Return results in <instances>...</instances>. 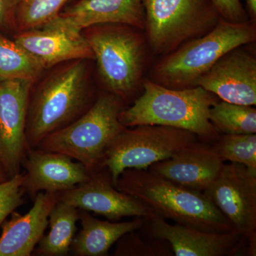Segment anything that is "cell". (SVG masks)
Instances as JSON below:
<instances>
[{
    "instance_id": "11",
    "label": "cell",
    "mask_w": 256,
    "mask_h": 256,
    "mask_svg": "<svg viewBox=\"0 0 256 256\" xmlns=\"http://www.w3.org/2000/svg\"><path fill=\"white\" fill-rule=\"evenodd\" d=\"M58 200L79 210L92 212L110 220L124 217L148 218L154 214L137 198L119 191L105 168L90 172V178L58 194Z\"/></svg>"
},
{
    "instance_id": "13",
    "label": "cell",
    "mask_w": 256,
    "mask_h": 256,
    "mask_svg": "<svg viewBox=\"0 0 256 256\" xmlns=\"http://www.w3.org/2000/svg\"><path fill=\"white\" fill-rule=\"evenodd\" d=\"M197 86L222 101L237 105L256 104V60L240 47L223 56L198 79Z\"/></svg>"
},
{
    "instance_id": "31",
    "label": "cell",
    "mask_w": 256,
    "mask_h": 256,
    "mask_svg": "<svg viewBox=\"0 0 256 256\" xmlns=\"http://www.w3.org/2000/svg\"><path fill=\"white\" fill-rule=\"evenodd\" d=\"M0 166H1V165H0ZM1 168H2V166H1Z\"/></svg>"
},
{
    "instance_id": "27",
    "label": "cell",
    "mask_w": 256,
    "mask_h": 256,
    "mask_svg": "<svg viewBox=\"0 0 256 256\" xmlns=\"http://www.w3.org/2000/svg\"><path fill=\"white\" fill-rule=\"evenodd\" d=\"M220 18L230 23H246L248 14L240 0H212Z\"/></svg>"
},
{
    "instance_id": "16",
    "label": "cell",
    "mask_w": 256,
    "mask_h": 256,
    "mask_svg": "<svg viewBox=\"0 0 256 256\" xmlns=\"http://www.w3.org/2000/svg\"><path fill=\"white\" fill-rule=\"evenodd\" d=\"M224 164L210 143L198 140L148 170L184 188L204 193L218 178Z\"/></svg>"
},
{
    "instance_id": "14",
    "label": "cell",
    "mask_w": 256,
    "mask_h": 256,
    "mask_svg": "<svg viewBox=\"0 0 256 256\" xmlns=\"http://www.w3.org/2000/svg\"><path fill=\"white\" fill-rule=\"evenodd\" d=\"M22 166L26 170L23 188L33 200L38 192L60 194L73 188L90 175L82 162L66 154L37 148H28Z\"/></svg>"
},
{
    "instance_id": "19",
    "label": "cell",
    "mask_w": 256,
    "mask_h": 256,
    "mask_svg": "<svg viewBox=\"0 0 256 256\" xmlns=\"http://www.w3.org/2000/svg\"><path fill=\"white\" fill-rule=\"evenodd\" d=\"M79 220L82 228L74 236L70 248L76 256H107L121 237L143 228L146 222L141 217L124 222L99 220L84 210H80Z\"/></svg>"
},
{
    "instance_id": "6",
    "label": "cell",
    "mask_w": 256,
    "mask_h": 256,
    "mask_svg": "<svg viewBox=\"0 0 256 256\" xmlns=\"http://www.w3.org/2000/svg\"><path fill=\"white\" fill-rule=\"evenodd\" d=\"M198 140L193 133L168 126L141 124L126 128L108 148L101 168L108 170L114 185L124 170H148Z\"/></svg>"
},
{
    "instance_id": "18",
    "label": "cell",
    "mask_w": 256,
    "mask_h": 256,
    "mask_svg": "<svg viewBox=\"0 0 256 256\" xmlns=\"http://www.w3.org/2000/svg\"><path fill=\"white\" fill-rule=\"evenodd\" d=\"M31 210L24 215L11 214L2 224L0 256H30L48 225L50 210L58 202V194L38 192Z\"/></svg>"
},
{
    "instance_id": "23",
    "label": "cell",
    "mask_w": 256,
    "mask_h": 256,
    "mask_svg": "<svg viewBox=\"0 0 256 256\" xmlns=\"http://www.w3.org/2000/svg\"><path fill=\"white\" fill-rule=\"evenodd\" d=\"M210 144L224 162L244 165L256 172V134H220Z\"/></svg>"
},
{
    "instance_id": "24",
    "label": "cell",
    "mask_w": 256,
    "mask_h": 256,
    "mask_svg": "<svg viewBox=\"0 0 256 256\" xmlns=\"http://www.w3.org/2000/svg\"><path fill=\"white\" fill-rule=\"evenodd\" d=\"M68 0H18L16 26L21 32L34 30L56 18Z\"/></svg>"
},
{
    "instance_id": "20",
    "label": "cell",
    "mask_w": 256,
    "mask_h": 256,
    "mask_svg": "<svg viewBox=\"0 0 256 256\" xmlns=\"http://www.w3.org/2000/svg\"><path fill=\"white\" fill-rule=\"evenodd\" d=\"M80 210L60 201L56 203L48 216L50 230L34 250L40 256H66L75 236Z\"/></svg>"
},
{
    "instance_id": "26",
    "label": "cell",
    "mask_w": 256,
    "mask_h": 256,
    "mask_svg": "<svg viewBox=\"0 0 256 256\" xmlns=\"http://www.w3.org/2000/svg\"><path fill=\"white\" fill-rule=\"evenodd\" d=\"M118 242L116 256H164L165 252L162 250L163 247L149 246L133 232L126 234Z\"/></svg>"
},
{
    "instance_id": "29",
    "label": "cell",
    "mask_w": 256,
    "mask_h": 256,
    "mask_svg": "<svg viewBox=\"0 0 256 256\" xmlns=\"http://www.w3.org/2000/svg\"><path fill=\"white\" fill-rule=\"evenodd\" d=\"M246 12L252 18V20H256V0H246Z\"/></svg>"
},
{
    "instance_id": "7",
    "label": "cell",
    "mask_w": 256,
    "mask_h": 256,
    "mask_svg": "<svg viewBox=\"0 0 256 256\" xmlns=\"http://www.w3.org/2000/svg\"><path fill=\"white\" fill-rule=\"evenodd\" d=\"M142 4L148 40L159 54L206 34L220 20L212 0H142Z\"/></svg>"
},
{
    "instance_id": "12",
    "label": "cell",
    "mask_w": 256,
    "mask_h": 256,
    "mask_svg": "<svg viewBox=\"0 0 256 256\" xmlns=\"http://www.w3.org/2000/svg\"><path fill=\"white\" fill-rule=\"evenodd\" d=\"M143 227L153 238L169 242L176 256H236L244 244L246 245L245 239L236 230L227 233L205 232L170 224L156 214L146 218Z\"/></svg>"
},
{
    "instance_id": "9",
    "label": "cell",
    "mask_w": 256,
    "mask_h": 256,
    "mask_svg": "<svg viewBox=\"0 0 256 256\" xmlns=\"http://www.w3.org/2000/svg\"><path fill=\"white\" fill-rule=\"evenodd\" d=\"M245 239L248 256L256 255V172L244 165L224 164L204 192Z\"/></svg>"
},
{
    "instance_id": "10",
    "label": "cell",
    "mask_w": 256,
    "mask_h": 256,
    "mask_svg": "<svg viewBox=\"0 0 256 256\" xmlns=\"http://www.w3.org/2000/svg\"><path fill=\"white\" fill-rule=\"evenodd\" d=\"M32 82H0V165L8 178L21 172L28 150L25 130Z\"/></svg>"
},
{
    "instance_id": "1",
    "label": "cell",
    "mask_w": 256,
    "mask_h": 256,
    "mask_svg": "<svg viewBox=\"0 0 256 256\" xmlns=\"http://www.w3.org/2000/svg\"><path fill=\"white\" fill-rule=\"evenodd\" d=\"M114 186L163 220L214 233L235 230L204 194L176 184L149 170H124Z\"/></svg>"
},
{
    "instance_id": "15",
    "label": "cell",
    "mask_w": 256,
    "mask_h": 256,
    "mask_svg": "<svg viewBox=\"0 0 256 256\" xmlns=\"http://www.w3.org/2000/svg\"><path fill=\"white\" fill-rule=\"evenodd\" d=\"M116 24L144 28L142 0H78L44 26L80 33L94 25Z\"/></svg>"
},
{
    "instance_id": "8",
    "label": "cell",
    "mask_w": 256,
    "mask_h": 256,
    "mask_svg": "<svg viewBox=\"0 0 256 256\" xmlns=\"http://www.w3.org/2000/svg\"><path fill=\"white\" fill-rule=\"evenodd\" d=\"M86 38L106 86L120 98L128 97L142 73L143 48L139 37L122 28H105Z\"/></svg>"
},
{
    "instance_id": "22",
    "label": "cell",
    "mask_w": 256,
    "mask_h": 256,
    "mask_svg": "<svg viewBox=\"0 0 256 256\" xmlns=\"http://www.w3.org/2000/svg\"><path fill=\"white\" fill-rule=\"evenodd\" d=\"M210 120L218 134L256 133V110L252 106L218 101L210 108Z\"/></svg>"
},
{
    "instance_id": "30",
    "label": "cell",
    "mask_w": 256,
    "mask_h": 256,
    "mask_svg": "<svg viewBox=\"0 0 256 256\" xmlns=\"http://www.w3.org/2000/svg\"><path fill=\"white\" fill-rule=\"evenodd\" d=\"M6 180H8V178H6L4 172L3 171L2 168L0 166V182H4Z\"/></svg>"
},
{
    "instance_id": "3",
    "label": "cell",
    "mask_w": 256,
    "mask_h": 256,
    "mask_svg": "<svg viewBox=\"0 0 256 256\" xmlns=\"http://www.w3.org/2000/svg\"><path fill=\"white\" fill-rule=\"evenodd\" d=\"M86 68L82 60L56 72L28 99L26 134L28 148H35L50 133L73 122L89 106Z\"/></svg>"
},
{
    "instance_id": "25",
    "label": "cell",
    "mask_w": 256,
    "mask_h": 256,
    "mask_svg": "<svg viewBox=\"0 0 256 256\" xmlns=\"http://www.w3.org/2000/svg\"><path fill=\"white\" fill-rule=\"evenodd\" d=\"M24 178L25 174L20 172L0 182V226L13 212L23 204Z\"/></svg>"
},
{
    "instance_id": "28",
    "label": "cell",
    "mask_w": 256,
    "mask_h": 256,
    "mask_svg": "<svg viewBox=\"0 0 256 256\" xmlns=\"http://www.w3.org/2000/svg\"><path fill=\"white\" fill-rule=\"evenodd\" d=\"M18 0H0V30L16 26V13Z\"/></svg>"
},
{
    "instance_id": "21",
    "label": "cell",
    "mask_w": 256,
    "mask_h": 256,
    "mask_svg": "<svg viewBox=\"0 0 256 256\" xmlns=\"http://www.w3.org/2000/svg\"><path fill=\"white\" fill-rule=\"evenodd\" d=\"M44 69L14 40L0 34V82L16 79L33 82Z\"/></svg>"
},
{
    "instance_id": "17",
    "label": "cell",
    "mask_w": 256,
    "mask_h": 256,
    "mask_svg": "<svg viewBox=\"0 0 256 256\" xmlns=\"http://www.w3.org/2000/svg\"><path fill=\"white\" fill-rule=\"evenodd\" d=\"M14 41L44 68L66 60L94 58L86 37L63 28L43 26L21 32Z\"/></svg>"
},
{
    "instance_id": "4",
    "label": "cell",
    "mask_w": 256,
    "mask_h": 256,
    "mask_svg": "<svg viewBox=\"0 0 256 256\" xmlns=\"http://www.w3.org/2000/svg\"><path fill=\"white\" fill-rule=\"evenodd\" d=\"M255 25L230 23L220 18L206 34L176 48L156 67L158 84L173 89L197 86L198 79L223 56L255 41Z\"/></svg>"
},
{
    "instance_id": "2",
    "label": "cell",
    "mask_w": 256,
    "mask_h": 256,
    "mask_svg": "<svg viewBox=\"0 0 256 256\" xmlns=\"http://www.w3.org/2000/svg\"><path fill=\"white\" fill-rule=\"evenodd\" d=\"M144 92L134 104L119 114L126 128L156 124L184 130L202 142L212 143L218 136L210 120V108L218 102L216 96L203 88L173 89L146 80Z\"/></svg>"
},
{
    "instance_id": "5",
    "label": "cell",
    "mask_w": 256,
    "mask_h": 256,
    "mask_svg": "<svg viewBox=\"0 0 256 256\" xmlns=\"http://www.w3.org/2000/svg\"><path fill=\"white\" fill-rule=\"evenodd\" d=\"M121 99L102 94L82 116L42 140L37 148L66 154L82 162L90 172L100 169L112 140L126 128L119 120Z\"/></svg>"
}]
</instances>
